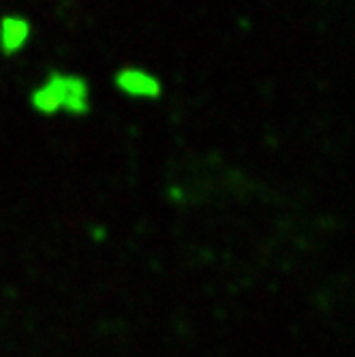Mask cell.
I'll list each match as a JSON object with an SVG mask.
<instances>
[{"label":"cell","mask_w":355,"mask_h":357,"mask_svg":"<svg viewBox=\"0 0 355 357\" xmlns=\"http://www.w3.org/2000/svg\"><path fill=\"white\" fill-rule=\"evenodd\" d=\"M30 107L47 118H54L58 114L82 118L90 112L88 79L77 73L52 71L30 92Z\"/></svg>","instance_id":"1"},{"label":"cell","mask_w":355,"mask_h":357,"mask_svg":"<svg viewBox=\"0 0 355 357\" xmlns=\"http://www.w3.org/2000/svg\"><path fill=\"white\" fill-rule=\"evenodd\" d=\"M114 86L120 94L135 101H156L163 94L160 79L142 67H122L114 75Z\"/></svg>","instance_id":"2"},{"label":"cell","mask_w":355,"mask_h":357,"mask_svg":"<svg viewBox=\"0 0 355 357\" xmlns=\"http://www.w3.org/2000/svg\"><path fill=\"white\" fill-rule=\"evenodd\" d=\"M32 39V24L20 13H7L0 17V54L17 56Z\"/></svg>","instance_id":"3"}]
</instances>
